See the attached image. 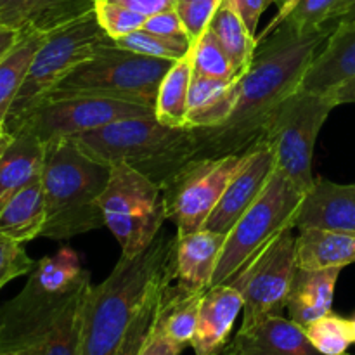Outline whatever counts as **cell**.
Returning a JSON list of instances; mask_svg holds the SVG:
<instances>
[{
    "instance_id": "6da1fadb",
    "label": "cell",
    "mask_w": 355,
    "mask_h": 355,
    "mask_svg": "<svg viewBox=\"0 0 355 355\" xmlns=\"http://www.w3.org/2000/svg\"><path fill=\"white\" fill-rule=\"evenodd\" d=\"M333 24L302 28L283 23L259 40L250 68L239 76L231 116L214 128H193L198 158L239 155L263 135L276 107L297 92L309 66L328 42Z\"/></svg>"
},
{
    "instance_id": "7a4b0ae2",
    "label": "cell",
    "mask_w": 355,
    "mask_h": 355,
    "mask_svg": "<svg viewBox=\"0 0 355 355\" xmlns=\"http://www.w3.org/2000/svg\"><path fill=\"white\" fill-rule=\"evenodd\" d=\"M175 236L159 232L134 257H120L103 283L90 286L83 305L80 355H114L155 281L168 270Z\"/></svg>"
},
{
    "instance_id": "3957f363",
    "label": "cell",
    "mask_w": 355,
    "mask_h": 355,
    "mask_svg": "<svg viewBox=\"0 0 355 355\" xmlns=\"http://www.w3.org/2000/svg\"><path fill=\"white\" fill-rule=\"evenodd\" d=\"M110 175L111 166L87 155L73 139L47 142L40 177L45 198L42 238L68 241L104 227L99 201Z\"/></svg>"
},
{
    "instance_id": "277c9868",
    "label": "cell",
    "mask_w": 355,
    "mask_h": 355,
    "mask_svg": "<svg viewBox=\"0 0 355 355\" xmlns=\"http://www.w3.org/2000/svg\"><path fill=\"white\" fill-rule=\"evenodd\" d=\"M90 284V272L68 246L37 260L23 290L0 307V355L30 354Z\"/></svg>"
},
{
    "instance_id": "5b68a950",
    "label": "cell",
    "mask_w": 355,
    "mask_h": 355,
    "mask_svg": "<svg viewBox=\"0 0 355 355\" xmlns=\"http://www.w3.org/2000/svg\"><path fill=\"white\" fill-rule=\"evenodd\" d=\"M71 139L92 158L110 166H130L162 189L198 158L193 128L170 127L155 113L123 118Z\"/></svg>"
},
{
    "instance_id": "8992f818",
    "label": "cell",
    "mask_w": 355,
    "mask_h": 355,
    "mask_svg": "<svg viewBox=\"0 0 355 355\" xmlns=\"http://www.w3.org/2000/svg\"><path fill=\"white\" fill-rule=\"evenodd\" d=\"M172 62L137 54L110 40L101 44L96 54L69 73L54 90L127 101L155 110L159 83Z\"/></svg>"
},
{
    "instance_id": "52a82bcc",
    "label": "cell",
    "mask_w": 355,
    "mask_h": 355,
    "mask_svg": "<svg viewBox=\"0 0 355 355\" xmlns=\"http://www.w3.org/2000/svg\"><path fill=\"white\" fill-rule=\"evenodd\" d=\"M155 113L153 107L90 94L52 90L6 120L10 134L24 130L44 144L55 139H71L113 121Z\"/></svg>"
},
{
    "instance_id": "ba28073f",
    "label": "cell",
    "mask_w": 355,
    "mask_h": 355,
    "mask_svg": "<svg viewBox=\"0 0 355 355\" xmlns=\"http://www.w3.org/2000/svg\"><path fill=\"white\" fill-rule=\"evenodd\" d=\"M335 107L329 94L297 90L276 107L263 128L262 139L274 153L276 168L304 194L315 182L312 173L315 142Z\"/></svg>"
},
{
    "instance_id": "9c48e42d",
    "label": "cell",
    "mask_w": 355,
    "mask_h": 355,
    "mask_svg": "<svg viewBox=\"0 0 355 355\" xmlns=\"http://www.w3.org/2000/svg\"><path fill=\"white\" fill-rule=\"evenodd\" d=\"M302 198L304 193L281 170H274L262 194L227 232L211 286L231 281L281 231L293 227Z\"/></svg>"
},
{
    "instance_id": "30bf717a",
    "label": "cell",
    "mask_w": 355,
    "mask_h": 355,
    "mask_svg": "<svg viewBox=\"0 0 355 355\" xmlns=\"http://www.w3.org/2000/svg\"><path fill=\"white\" fill-rule=\"evenodd\" d=\"M104 224L116 238L123 257L144 252L166 220L163 189L127 165H113L101 194Z\"/></svg>"
},
{
    "instance_id": "8fae6325",
    "label": "cell",
    "mask_w": 355,
    "mask_h": 355,
    "mask_svg": "<svg viewBox=\"0 0 355 355\" xmlns=\"http://www.w3.org/2000/svg\"><path fill=\"white\" fill-rule=\"evenodd\" d=\"M110 40L113 38L107 37L101 26L96 10L45 33L19 94L10 107L9 116L21 113L31 103L54 90L69 73L92 58L101 44Z\"/></svg>"
},
{
    "instance_id": "7c38bea8",
    "label": "cell",
    "mask_w": 355,
    "mask_h": 355,
    "mask_svg": "<svg viewBox=\"0 0 355 355\" xmlns=\"http://www.w3.org/2000/svg\"><path fill=\"white\" fill-rule=\"evenodd\" d=\"M297 269V236L293 227H288L227 281L243 297V322L239 329L252 328L270 315H283Z\"/></svg>"
},
{
    "instance_id": "4fadbf2b",
    "label": "cell",
    "mask_w": 355,
    "mask_h": 355,
    "mask_svg": "<svg viewBox=\"0 0 355 355\" xmlns=\"http://www.w3.org/2000/svg\"><path fill=\"white\" fill-rule=\"evenodd\" d=\"M243 158L245 153L193 159L163 187L166 220L173 222L177 234H193L205 227Z\"/></svg>"
},
{
    "instance_id": "5bb4252c",
    "label": "cell",
    "mask_w": 355,
    "mask_h": 355,
    "mask_svg": "<svg viewBox=\"0 0 355 355\" xmlns=\"http://www.w3.org/2000/svg\"><path fill=\"white\" fill-rule=\"evenodd\" d=\"M276 170V158L263 139L245 151L241 165L229 180L220 201L203 229L227 234L241 215L255 203Z\"/></svg>"
},
{
    "instance_id": "9a60e30c",
    "label": "cell",
    "mask_w": 355,
    "mask_h": 355,
    "mask_svg": "<svg viewBox=\"0 0 355 355\" xmlns=\"http://www.w3.org/2000/svg\"><path fill=\"white\" fill-rule=\"evenodd\" d=\"M293 229L355 232V184L315 179L293 217Z\"/></svg>"
},
{
    "instance_id": "2e32d148",
    "label": "cell",
    "mask_w": 355,
    "mask_h": 355,
    "mask_svg": "<svg viewBox=\"0 0 355 355\" xmlns=\"http://www.w3.org/2000/svg\"><path fill=\"white\" fill-rule=\"evenodd\" d=\"M225 238L227 234L208 229H201L193 234H175L170 263L173 283L189 293L207 291L211 286Z\"/></svg>"
},
{
    "instance_id": "e0dca14e",
    "label": "cell",
    "mask_w": 355,
    "mask_h": 355,
    "mask_svg": "<svg viewBox=\"0 0 355 355\" xmlns=\"http://www.w3.org/2000/svg\"><path fill=\"white\" fill-rule=\"evenodd\" d=\"M243 312V297L224 283L208 288L200 302L196 335L191 347L194 355H217L229 345L232 328Z\"/></svg>"
},
{
    "instance_id": "ac0fdd59",
    "label": "cell",
    "mask_w": 355,
    "mask_h": 355,
    "mask_svg": "<svg viewBox=\"0 0 355 355\" xmlns=\"http://www.w3.org/2000/svg\"><path fill=\"white\" fill-rule=\"evenodd\" d=\"M355 76V19L342 21L333 28L328 42L309 66L298 90L331 94Z\"/></svg>"
},
{
    "instance_id": "d6986e66",
    "label": "cell",
    "mask_w": 355,
    "mask_h": 355,
    "mask_svg": "<svg viewBox=\"0 0 355 355\" xmlns=\"http://www.w3.org/2000/svg\"><path fill=\"white\" fill-rule=\"evenodd\" d=\"M236 355H324L311 343L305 329L283 315H270L229 342Z\"/></svg>"
},
{
    "instance_id": "ffe728a7",
    "label": "cell",
    "mask_w": 355,
    "mask_h": 355,
    "mask_svg": "<svg viewBox=\"0 0 355 355\" xmlns=\"http://www.w3.org/2000/svg\"><path fill=\"white\" fill-rule=\"evenodd\" d=\"M94 9L96 0H0V23L14 31L49 33Z\"/></svg>"
},
{
    "instance_id": "44dd1931",
    "label": "cell",
    "mask_w": 355,
    "mask_h": 355,
    "mask_svg": "<svg viewBox=\"0 0 355 355\" xmlns=\"http://www.w3.org/2000/svg\"><path fill=\"white\" fill-rule=\"evenodd\" d=\"M342 267L304 269L298 267L286 300L290 319L302 328L333 311L336 283Z\"/></svg>"
},
{
    "instance_id": "7402d4cb",
    "label": "cell",
    "mask_w": 355,
    "mask_h": 355,
    "mask_svg": "<svg viewBox=\"0 0 355 355\" xmlns=\"http://www.w3.org/2000/svg\"><path fill=\"white\" fill-rule=\"evenodd\" d=\"M0 158V208L42 177L45 144L30 132L19 130Z\"/></svg>"
},
{
    "instance_id": "603a6c76",
    "label": "cell",
    "mask_w": 355,
    "mask_h": 355,
    "mask_svg": "<svg viewBox=\"0 0 355 355\" xmlns=\"http://www.w3.org/2000/svg\"><path fill=\"white\" fill-rule=\"evenodd\" d=\"M238 80L225 82L193 73L187 101V128H214L224 123L234 110Z\"/></svg>"
},
{
    "instance_id": "cb8c5ba5",
    "label": "cell",
    "mask_w": 355,
    "mask_h": 355,
    "mask_svg": "<svg viewBox=\"0 0 355 355\" xmlns=\"http://www.w3.org/2000/svg\"><path fill=\"white\" fill-rule=\"evenodd\" d=\"M45 225V198L42 180L14 194L0 208V236L14 243L31 241L42 236Z\"/></svg>"
},
{
    "instance_id": "d4e9b609",
    "label": "cell",
    "mask_w": 355,
    "mask_h": 355,
    "mask_svg": "<svg viewBox=\"0 0 355 355\" xmlns=\"http://www.w3.org/2000/svg\"><path fill=\"white\" fill-rule=\"evenodd\" d=\"M297 262L304 269L347 267L355 263V232L307 229L297 236Z\"/></svg>"
},
{
    "instance_id": "484cf974",
    "label": "cell",
    "mask_w": 355,
    "mask_h": 355,
    "mask_svg": "<svg viewBox=\"0 0 355 355\" xmlns=\"http://www.w3.org/2000/svg\"><path fill=\"white\" fill-rule=\"evenodd\" d=\"M203 293H189L180 290L173 279L166 284L163 293L156 326L182 350L191 347V342L196 335L198 314H200V302Z\"/></svg>"
},
{
    "instance_id": "4316f807",
    "label": "cell",
    "mask_w": 355,
    "mask_h": 355,
    "mask_svg": "<svg viewBox=\"0 0 355 355\" xmlns=\"http://www.w3.org/2000/svg\"><path fill=\"white\" fill-rule=\"evenodd\" d=\"M194 73L193 49L172 62L163 76L155 104V114L170 127H187V101Z\"/></svg>"
},
{
    "instance_id": "83f0119b",
    "label": "cell",
    "mask_w": 355,
    "mask_h": 355,
    "mask_svg": "<svg viewBox=\"0 0 355 355\" xmlns=\"http://www.w3.org/2000/svg\"><path fill=\"white\" fill-rule=\"evenodd\" d=\"M208 30L217 37V40L231 58L238 75L241 76L252 64L259 42L255 35L250 33L248 26L232 0H222L208 24Z\"/></svg>"
},
{
    "instance_id": "f1b7e54d",
    "label": "cell",
    "mask_w": 355,
    "mask_h": 355,
    "mask_svg": "<svg viewBox=\"0 0 355 355\" xmlns=\"http://www.w3.org/2000/svg\"><path fill=\"white\" fill-rule=\"evenodd\" d=\"M44 37L45 33L35 30L19 31V38L14 47L0 59V121H6L9 116L10 107Z\"/></svg>"
},
{
    "instance_id": "f546056e",
    "label": "cell",
    "mask_w": 355,
    "mask_h": 355,
    "mask_svg": "<svg viewBox=\"0 0 355 355\" xmlns=\"http://www.w3.org/2000/svg\"><path fill=\"white\" fill-rule=\"evenodd\" d=\"M90 286L69 302L68 307L62 311V314L49 329L47 335L28 355H80L83 305H85Z\"/></svg>"
},
{
    "instance_id": "4dcf8cb0",
    "label": "cell",
    "mask_w": 355,
    "mask_h": 355,
    "mask_svg": "<svg viewBox=\"0 0 355 355\" xmlns=\"http://www.w3.org/2000/svg\"><path fill=\"white\" fill-rule=\"evenodd\" d=\"M170 281H172V270H170L168 267V270L155 281L151 290H149L148 295L144 297L141 307L135 312L134 319H132L130 326H128L127 333H125L123 340H121L120 347H118L114 355H141L142 347H144L149 333L153 331L156 318H158L163 293H165V288Z\"/></svg>"
},
{
    "instance_id": "1f68e13d",
    "label": "cell",
    "mask_w": 355,
    "mask_h": 355,
    "mask_svg": "<svg viewBox=\"0 0 355 355\" xmlns=\"http://www.w3.org/2000/svg\"><path fill=\"white\" fill-rule=\"evenodd\" d=\"M305 329L312 345L324 355H349L350 345L354 343L352 322L350 319L338 314L322 315L318 321L311 322Z\"/></svg>"
},
{
    "instance_id": "d6a6232c",
    "label": "cell",
    "mask_w": 355,
    "mask_h": 355,
    "mask_svg": "<svg viewBox=\"0 0 355 355\" xmlns=\"http://www.w3.org/2000/svg\"><path fill=\"white\" fill-rule=\"evenodd\" d=\"M193 59L194 73L198 75L225 82H234L239 78L231 58L210 30L205 31L200 40L193 44Z\"/></svg>"
},
{
    "instance_id": "836d02e7",
    "label": "cell",
    "mask_w": 355,
    "mask_h": 355,
    "mask_svg": "<svg viewBox=\"0 0 355 355\" xmlns=\"http://www.w3.org/2000/svg\"><path fill=\"white\" fill-rule=\"evenodd\" d=\"M114 42L120 47L137 52V54L148 55V58L166 59V61H177L193 49V44L189 40L159 37V35L151 33V31H146L144 28L123 38H118Z\"/></svg>"
},
{
    "instance_id": "e575fe53",
    "label": "cell",
    "mask_w": 355,
    "mask_h": 355,
    "mask_svg": "<svg viewBox=\"0 0 355 355\" xmlns=\"http://www.w3.org/2000/svg\"><path fill=\"white\" fill-rule=\"evenodd\" d=\"M96 16L99 19L101 26L107 33V37L118 40L134 31L141 30L146 23V17L142 14L134 12L118 3L106 2V0H96Z\"/></svg>"
},
{
    "instance_id": "d590c367",
    "label": "cell",
    "mask_w": 355,
    "mask_h": 355,
    "mask_svg": "<svg viewBox=\"0 0 355 355\" xmlns=\"http://www.w3.org/2000/svg\"><path fill=\"white\" fill-rule=\"evenodd\" d=\"M220 2L222 0H175L173 9L179 14L193 44L208 30V24Z\"/></svg>"
},
{
    "instance_id": "8d00e7d4",
    "label": "cell",
    "mask_w": 355,
    "mask_h": 355,
    "mask_svg": "<svg viewBox=\"0 0 355 355\" xmlns=\"http://www.w3.org/2000/svg\"><path fill=\"white\" fill-rule=\"evenodd\" d=\"M33 266L35 260H31L21 243L0 238V290L17 277L28 276Z\"/></svg>"
},
{
    "instance_id": "74e56055",
    "label": "cell",
    "mask_w": 355,
    "mask_h": 355,
    "mask_svg": "<svg viewBox=\"0 0 355 355\" xmlns=\"http://www.w3.org/2000/svg\"><path fill=\"white\" fill-rule=\"evenodd\" d=\"M336 2L338 0H298L284 17V21L302 30L321 26V24H326Z\"/></svg>"
},
{
    "instance_id": "f35d334b",
    "label": "cell",
    "mask_w": 355,
    "mask_h": 355,
    "mask_svg": "<svg viewBox=\"0 0 355 355\" xmlns=\"http://www.w3.org/2000/svg\"><path fill=\"white\" fill-rule=\"evenodd\" d=\"M142 28H144L146 31H151V33L159 35V37L189 40V35H187L186 28H184L182 21H180L179 14L175 12V9L163 10V12L155 14V16L151 17H146V23ZM191 44H193V42H191Z\"/></svg>"
},
{
    "instance_id": "ab89813d",
    "label": "cell",
    "mask_w": 355,
    "mask_h": 355,
    "mask_svg": "<svg viewBox=\"0 0 355 355\" xmlns=\"http://www.w3.org/2000/svg\"><path fill=\"white\" fill-rule=\"evenodd\" d=\"M182 349L172 342L162 329L153 326V331L149 333L148 340H146L144 347H142L141 355H180Z\"/></svg>"
},
{
    "instance_id": "60d3db41",
    "label": "cell",
    "mask_w": 355,
    "mask_h": 355,
    "mask_svg": "<svg viewBox=\"0 0 355 355\" xmlns=\"http://www.w3.org/2000/svg\"><path fill=\"white\" fill-rule=\"evenodd\" d=\"M232 2H234L238 12L241 14L245 24L248 26L250 33L257 37V26H259L260 17L266 12L267 7L276 0H232Z\"/></svg>"
},
{
    "instance_id": "b9f144b4",
    "label": "cell",
    "mask_w": 355,
    "mask_h": 355,
    "mask_svg": "<svg viewBox=\"0 0 355 355\" xmlns=\"http://www.w3.org/2000/svg\"><path fill=\"white\" fill-rule=\"evenodd\" d=\"M106 2L123 6L127 9L134 10V12L142 14L144 17H151L155 14L163 12V10H170L175 7V0H106Z\"/></svg>"
},
{
    "instance_id": "7bdbcfd3",
    "label": "cell",
    "mask_w": 355,
    "mask_h": 355,
    "mask_svg": "<svg viewBox=\"0 0 355 355\" xmlns=\"http://www.w3.org/2000/svg\"><path fill=\"white\" fill-rule=\"evenodd\" d=\"M355 19V0H338L329 12L326 24L336 26L342 21Z\"/></svg>"
},
{
    "instance_id": "ee69618b",
    "label": "cell",
    "mask_w": 355,
    "mask_h": 355,
    "mask_svg": "<svg viewBox=\"0 0 355 355\" xmlns=\"http://www.w3.org/2000/svg\"><path fill=\"white\" fill-rule=\"evenodd\" d=\"M329 96L333 97V101H335L336 106L355 103V76L354 78L347 80V82H343L342 85L336 87V89L333 90Z\"/></svg>"
},
{
    "instance_id": "f6af8a7d",
    "label": "cell",
    "mask_w": 355,
    "mask_h": 355,
    "mask_svg": "<svg viewBox=\"0 0 355 355\" xmlns=\"http://www.w3.org/2000/svg\"><path fill=\"white\" fill-rule=\"evenodd\" d=\"M276 2L279 3V12H277V16L274 17L272 21H270L269 26H267L266 30L262 31V35H260V37H257V42L262 40V38H266L267 35L272 33V31L276 30V28L279 26L281 23H283L284 17H286V16H288V12H290V10L293 9V6H295V3L298 2V0H276Z\"/></svg>"
},
{
    "instance_id": "bcb514c9",
    "label": "cell",
    "mask_w": 355,
    "mask_h": 355,
    "mask_svg": "<svg viewBox=\"0 0 355 355\" xmlns=\"http://www.w3.org/2000/svg\"><path fill=\"white\" fill-rule=\"evenodd\" d=\"M17 38H19V31L10 30V28L3 26V24L0 23V59L14 47Z\"/></svg>"
},
{
    "instance_id": "7dc6e473",
    "label": "cell",
    "mask_w": 355,
    "mask_h": 355,
    "mask_svg": "<svg viewBox=\"0 0 355 355\" xmlns=\"http://www.w3.org/2000/svg\"><path fill=\"white\" fill-rule=\"evenodd\" d=\"M12 139H14V135L9 132L6 121H0V158H2V155L6 153V149L9 148V144L12 142Z\"/></svg>"
},
{
    "instance_id": "c3c4849f",
    "label": "cell",
    "mask_w": 355,
    "mask_h": 355,
    "mask_svg": "<svg viewBox=\"0 0 355 355\" xmlns=\"http://www.w3.org/2000/svg\"><path fill=\"white\" fill-rule=\"evenodd\" d=\"M217 355H236V352L231 349V345H227L224 350H222L220 354H217Z\"/></svg>"
},
{
    "instance_id": "681fc988",
    "label": "cell",
    "mask_w": 355,
    "mask_h": 355,
    "mask_svg": "<svg viewBox=\"0 0 355 355\" xmlns=\"http://www.w3.org/2000/svg\"><path fill=\"white\" fill-rule=\"evenodd\" d=\"M350 322H352V335H354V343H355V314L354 318H350Z\"/></svg>"
},
{
    "instance_id": "f907efd6",
    "label": "cell",
    "mask_w": 355,
    "mask_h": 355,
    "mask_svg": "<svg viewBox=\"0 0 355 355\" xmlns=\"http://www.w3.org/2000/svg\"><path fill=\"white\" fill-rule=\"evenodd\" d=\"M7 355H19V354H7Z\"/></svg>"
}]
</instances>
